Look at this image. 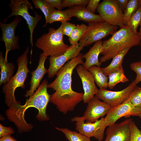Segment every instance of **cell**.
<instances>
[{"instance_id":"obj_41","label":"cell","mask_w":141,"mask_h":141,"mask_svg":"<svg viewBox=\"0 0 141 141\" xmlns=\"http://www.w3.org/2000/svg\"><path fill=\"white\" fill-rule=\"evenodd\" d=\"M138 116L139 117L140 119H141V110L140 112L138 114Z\"/></svg>"},{"instance_id":"obj_35","label":"cell","mask_w":141,"mask_h":141,"mask_svg":"<svg viewBox=\"0 0 141 141\" xmlns=\"http://www.w3.org/2000/svg\"><path fill=\"white\" fill-rule=\"evenodd\" d=\"M100 0H90L86 8L90 12L95 14Z\"/></svg>"},{"instance_id":"obj_36","label":"cell","mask_w":141,"mask_h":141,"mask_svg":"<svg viewBox=\"0 0 141 141\" xmlns=\"http://www.w3.org/2000/svg\"><path fill=\"white\" fill-rule=\"evenodd\" d=\"M14 132V131L11 127H6L0 124V137L7 135H11Z\"/></svg>"},{"instance_id":"obj_38","label":"cell","mask_w":141,"mask_h":141,"mask_svg":"<svg viewBox=\"0 0 141 141\" xmlns=\"http://www.w3.org/2000/svg\"><path fill=\"white\" fill-rule=\"evenodd\" d=\"M116 3L123 13L124 12L129 0H115Z\"/></svg>"},{"instance_id":"obj_9","label":"cell","mask_w":141,"mask_h":141,"mask_svg":"<svg viewBox=\"0 0 141 141\" xmlns=\"http://www.w3.org/2000/svg\"><path fill=\"white\" fill-rule=\"evenodd\" d=\"M83 116H76L71 119L72 121L76 122V129L79 132L90 138L93 137L98 140L102 141L104 138L105 129L107 127L104 122V118L93 123L84 122Z\"/></svg>"},{"instance_id":"obj_2","label":"cell","mask_w":141,"mask_h":141,"mask_svg":"<svg viewBox=\"0 0 141 141\" xmlns=\"http://www.w3.org/2000/svg\"><path fill=\"white\" fill-rule=\"evenodd\" d=\"M48 85L47 80L44 79L34 94L27 99L24 105H21L20 102L8 107L6 110L5 114L8 119L15 124L19 133L30 131L33 127V125L27 122L25 118V112L30 107H34L38 110L36 118L38 121H46L49 119L46 112L51 96L48 92Z\"/></svg>"},{"instance_id":"obj_20","label":"cell","mask_w":141,"mask_h":141,"mask_svg":"<svg viewBox=\"0 0 141 141\" xmlns=\"http://www.w3.org/2000/svg\"><path fill=\"white\" fill-rule=\"evenodd\" d=\"M0 85L7 83L13 76L15 66L12 62H9L4 57L2 51L0 53Z\"/></svg>"},{"instance_id":"obj_19","label":"cell","mask_w":141,"mask_h":141,"mask_svg":"<svg viewBox=\"0 0 141 141\" xmlns=\"http://www.w3.org/2000/svg\"><path fill=\"white\" fill-rule=\"evenodd\" d=\"M102 41L101 40L95 42L93 46L89 51L83 55V58L86 61L83 64V67L88 70L89 68L94 66L100 67L101 65L98 60V56L102 50Z\"/></svg>"},{"instance_id":"obj_17","label":"cell","mask_w":141,"mask_h":141,"mask_svg":"<svg viewBox=\"0 0 141 141\" xmlns=\"http://www.w3.org/2000/svg\"><path fill=\"white\" fill-rule=\"evenodd\" d=\"M48 56L43 53L41 54L39 56L38 64L36 69L31 72L32 76L30 85L29 90L26 91L25 96L27 97L31 96L40 86V82L44 75L48 72V69H46L44 66L45 60Z\"/></svg>"},{"instance_id":"obj_13","label":"cell","mask_w":141,"mask_h":141,"mask_svg":"<svg viewBox=\"0 0 141 141\" xmlns=\"http://www.w3.org/2000/svg\"><path fill=\"white\" fill-rule=\"evenodd\" d=\"M141 110V108L133 105L128 98L122 103L112 108L104 118V122L108 127L115 123L119 119L124 117L128 118L131 116L138 115Z\"/></svg>"},{"instance_id":"obj_15","label":"cell","mask_w":141,"mask_h":141,"mask_svg":"<svg viewBox=\"0 0 141 141\" xmlns=\"http://www.w3.org/2000/svg\"><path fill=\"white\" fill-rule=\"evenodd\" d=\"M84 117L86 122L93 123L107 115L111 109L108 104L100 101L96 96L87 103Z\"/></svg>"},{"instance_id":"obj_18","label":"cell","mask_w":141,"mask_h":141,"mask_svg":"<svg viewBox=\"0 0 141 141\" xmlns=\"http://www.w3.org/2000/svg\"><path fill=\"white\" fill-rule=\"evenodd\" d=\"M63 11L72 17H75L79 20L88 23L104 21L99 15L90 12L84 6H73Z\"/></svg>"},{"instance_id":"obj_14","label":"cell","mask_w":141,"mask_h":141,"mask_svg":"<svg viewBox=\"0 0 141 141\" xmlns=\"http://www.w3.org/2000/svg\"><path fill=\"white\" fill-rule=\"evenodd\" d=\"M132 121L128 119L119 124L108 126L104 141H131V125Z\"/></svg>"},{"instance_id":"obj_4","label":"cell","mask_w":141,"mask_h":141,"mask_svg":"<svg viewBox=\"0 0 141 141\" xmlns=\"http://www.w3.org/2000/svg\"><path fill=\"white\" fill-rule=\"evenodd\" d=\"M27 47L24 53L17 60V71L6 83L3 84L2 92L5 95V101L8 107L16 105L20 102L16 101L15 92L18 87L24 88L25 83L30 71L28 67V60L27 54L29 51Z\"/></svg>"},{"instance_id":"obj_5","label":"cell","mask_w":141,"mask_h":141,"mask_svg":"<svg viewBox=\"0 0 141 141\" xmlns=\"http://www.w3.org/2000/svg\"><path fill=\"white\" fill-rule=\"evenodd\" d=\"M63 22L57 29L50 28L47 33L43 34L37 40L35 46L42 50L46 55L58 56L63 54L69 46L63 42L62 32Z\"/></svg>"},{"instance_id":"obj_1","label":"cell","mask_w":141,"mask_h":141,"mask_svg":"<svg viewBox=\"0 0 141 141\" xmlns=\"http://www.w3.org/2000/svg\"><path fill=\"white\" fill-rule=\"evenodd\" d=\"M83 56L80 53L67 62L57 72L55 79L48 85V88L55 91L51 95L50 102L64 114L73 110L83 100L84 93L74 91L71 86L73 71L78 65L84 63Z\"/></svg>"},{"instance_id":"obj_40","label":"cell","mask_w":141,"mask_h":141,"mask_svg":"<svg viewBox=\"0 0 141 141\" xmlns=\"http://www.w3.org/2000/svg\"><path fill=\"white\" fill-rule=\"evenodd\" d=\"M137 33L140 39V42L139 45L141 48V24L140 26L139 32H137ZM140 56L141 57V54Z\"/></svg>"},{"instance_id":"obj_28","label":"cell","mask_w":141,"mask_h":141,"mask_svg":"<svg viewBox=\"0 0 141 141\" xmlns=\"http://www.w3.org/2000/svg\"><path fill=\"white\" fill-rule=\"evenodd\" d=\"M141 24V5H139L136 11L133 14L127 24L133 32L137 33L138 27Z\"/></svg>"},{"instance_id":"obj_10","label":"cell","mask_w":141,"mask_h":141,"mask_svg":"<svg viewBox=\"0 0 141 141\" xmlns=\"http://www.w3.org/2000/svg\"><path fill=\"white\" fill-rule=\"evenodd\" d=\"M85 44L84 41L80 40L78 44L70 45L62 55L58 56H50L49 58V66L48 69V78L50 79L54 77L67 62L77 56Z\"/></svg>"},{"instance_id":"obj_32","label":"cell","mask_w":141,"mask_h":141,"mask_svg":"<svg viewBox=\"0 0 141 141\" xmlns=\"http://www.w3.org/2000/svg\"><path fill=\"white\" fill-rule=\"evenodd\" d=\"M131 141H141V131L133 121L131 125Z\"/></svg>"},{"instance_id":"obj_34","label":"cell","mask_w":141,"mask_h":141,"mask_svg":"<svg viewBox=\"0 0 141 141\" xmlns=\"http://www.w3.org/2000/svg\"><path fill=\"white\" fill-rule=\"evenodd\" d=\"M63 23L62 33L63 35H66L69 37L76 25L75 24L70 23L68 21L63 22Z\"/></svg>"},{"instance_id":"obj_11","label":"cell","mask_w":141,"mask_h":141,"mask_svg":"<svg viewBox=\"0 0 141 141\" xmlns=\"http://www.w3.org/2000/svg\"><path fill=\"white\" fill-rule=\"evenodd\" d=\"M136 84L134 80L126 88L118 91H110L104 88L99 89L96 96L113 108L127 100Z\"/></svg>"},{"instance_id":"obj_16","label":"cell","mask_w":141,"mask_h":141,"mask_svg":"<svg viewBox=\"0 0 141 141\" xmlns=\"http://www.w3.org/2000/svg\"><path fill=\"white\" fill-rule=\"evenodd\" d=\"M76 69L81 80L84 90L83 101L84 103H87L97 94L99 89L92 74L88 70L81 64L78 65Z\"/></svg>"},{"instance_id":"obj_12","label":"cell","mask_w":141,"mask_h":141,"mask_svg":"<svg viewBox=\"0 0 141 141\" xmlns=\"http://www.w3.org/2000/svg\"><path fill=\"white\" fill-rule=\"evenodd\" d=\"M22 18L20 16H16L14 20L9 24L0 22V27L2 31L0 40L5 43L6 51L5 57L7 59L8 52L11 50L19 49V37L16 36L15 30Z\"/></svg>"},{"instance_id":"obj_39","label":"cell","mask_w":141,"mask_h":141,"mask_svg":"<svg viewBox=\"0 0 141 141\" xmlns=\"http://www.w3.org/2000/svg\"><path fill=\"white\" fill-rule=\"evenodd\" d=\"M0 141H17L11 135H6L0 138Z\"/></svg>"},{"instance_id":"obj_7","label":"cell","mask_w":141,"mask_h":141,"mask_svg":"<svg viewBox=\"0 0 141 141\" xmlns=\"http://www.w3.org/2000/svg\"><path fill=\"white\" fill-rule=\"evenodd\" d=\"M118 28V26L110 25L104 21L89 23L85 33L80 40L85 41V46H88L109 35H112Z\"/></svg>"},{"instance_id":"obj_22","label":"cell","mask_w":141,"mask_h":141,"mask_svg":"<svg viewBox=\"0 0 141 141\" xmlns=\"http://www.w3.org/2000/svg\"><path fill=\"white\" fill-rule=\"evenodd\" d=\"M88 70L92 74L95 82L99 89H106L108 87V77L103 73L101 68L94 66Z\"/></svg>"},{"instance_id":"obj_31","label":"cell","mask_w":141,"mask_h":141,"mask_svg":"<svg viewBox=\"0 0 141 141\" xmlns=\"http://www.w3.org/2000/svg\"><path fill=\"white\" fill-rule=\"evenodd\" d=\"M89 0H62L61 6L62 9L66 7L81 5L86 6L87 5Z\"/></svg>"},{"instance_id":"obj_42","label":"cell","mask_w":141,"mask_h":141,"mask_svg":"<svg viewBox=\"0 0 141 141\" xmlns=\"http://www.w3.org/2000/svg\"><path fill=\"white\" fill-rule=\"evenodd\" d=\"M139 4L141 5V0H139Z\"/></svg>"},{"instance_id":"obj_3","label":"cell","mask_w":141,"mask_h":141,"mask_svg":"<svg viewBox=\"0 0 141 141\" xmlns=\"http://www.w3.org/2000/svg\"><path fill=\"white\" fill-rule=\"evenodd\" d=\"M140 39L137 33L132 31L126 25L116 31L108 39L102 41L99 58L102 63L112 59L124 49L140 44Z\"/></svg>"},{"instance_id":"obj_6","label":"cell","mask_w":141,"mask_h":141,"mask_svg":"<svg viewBox=\"0 0 141 141\" xmlns=\"http://www.w3.org/2000/svg\"><path fill=\"white\" fill-rule=\"evenodd\" d=\"M9 4L11 10L10 15L3 22H6L7 19L13 16H21L26 21L30 33V44L31 46V53L33 46V35L34 30L42 16L33 10L31 4L27 0H10Z\"/></svg>"},{"instance_id":"obj_26","label":"cell","mask_w":141,"mask_h":141,"mask_svg":"<svg viewBox=\"0 0 141 141\" xmlns=\"http://www.w3.org/2000/svg\"><path fill=\"white\" fill-rule=\"evenodd\" d=\"M56 129L62 132L69 141H91L90 138L75 131L66 128L56 127Z\"/></svg>"},{"instance_id":"obj_27","label":"cell","mask_w":141,"mask_h":141,"mask_svg":"<svg viewBox=\"0 0 141 141\" xmlns=\"http://www.w3.org/2000/svg\"><path fill=\"white\" fill-rule=\"evenodd\" d=\"M139 5V0H129L123 13V18L125 25L136 11Z\"/></svg>"},{"instance_id":"obj_8","label":"cell","mask_w":141,"mask_h":141,"mask_svg":"<svg viewBox=\"0 0 141 141\" xmlns=\"http://www.w3.org/2000/svg\"><path fill=\"white\" fill-rule=\"evenodd\" d=\"M104 21L110 25L119 26L125 25L123 12L117 5L115 0H103L98 4L96 9Z\"/></svg>"},{"instance_id":"obj_30","label":"cell","mask_w":141,"mask_h":141,"mask_svg":"<svg viewBox=\"0 0 141 141\" xmlns=\"http://www.w3.org/2000/svg\"><path fill=\"white\" fill-rule=\"evenodd\" d=\"M128 99L135 107L141 108V88L136 86L130 93Z\"/></svg>"},{"instance_id":"obj_37","label":"cell","mask_w":141,"mask_h":141,"mask_svg":"<svg viewBox=\"0 0 141 141\" xmlns=\"http://www.w3.org/2000/svg\"><path fill=\"white\" fill-rule=\"evenodd\" d=\"M55 8L59 10L62 9L61 4L62 0H47Z\"/></svg>"},{"instance_id":"obj_23","label":"cell","mask_w":141,"mask_h":141,"mask_svg":"<svg viewBox=\"0 0 141 141\" xmlns=\"http://www.w3.org/2000/svg\"><path fill=\"white\" fill-rule=\"evenodd\" d=\"M108 77V87L111 89H113L119 83H125L129 81L125 75L122 66L116 71L111 73Z\"/></svg>"},{"instance_id":"obj_33","label":"cell","mask_w":141,"mask_h":141,"mask_svg":"<svg viewBox=\"0 0 141 141\" xmlns=\"http://www.w3.org/2000/svg\"><path fill=\"white\" fill-rule=\"evenodd\" d=\"M131 69L136 74L134 81L136 84L141 81V60L131 63Z\"/></svg>"},{"instance_id":"obj_25","label":"cell","mask_w":141,"mask_h":141,"mask_svg":"<svg viewBox=\"0 0 141 141\" xmlns=\"http://www.w3.org/2000/svg\"><path fill=\"white\" fill-rule=\"evenodd\" d=\"M87 28V26L83 23L77 24L73 30L69 37L68 40L70 45L78 44V42L84 34Z\"/></svg>"},{"instance_id":"obj_21","label":"cell","mask_w":141,"mask_h":141,"mask_svg":"<svg viewBox=\"0 0 141 141\" xmlns=\"http://www.w3.org/2000/svg\"><path fill=\"white\" fill-rule=\"evenodd\" d=\"M131 48L129 47L122 50L112 58V61L109 65L104 68H101L103 73L108 76L111 73L120 69L122 66L124 57Z\"/></svg>"},{"instance_id":"obj_29","label":"cell","mask_w":141,"mask_h":141,"mask_svg":"<svg viewBox=\"0 0 141 141\" xmlns=\"http://www.w3.org/2000/svg\"><path fill=\"white\" fill-rule=\"evenodd\" d=\"M72 17L63 10L55 9L50 15L48 23L50 24L57 21L62 22L68 21L71 20Z\"/></svg>"},{"instance_id":"obj_24","label":"cell","mask_w":141,"mask_h":141,"mask_svg":"<svg viewBox=\"0 0 141 141\" xmlns=\"http://www.w3.org/2000/svg\"><path fill=\"white\" fill-rule=\"evenodd\" d=\"M32 2L35 7L40 9L44 14L45 22L43 27H45L48 23L50 14L55 9V8L47 0H32Z\"/></svg>"}]
</instances>
